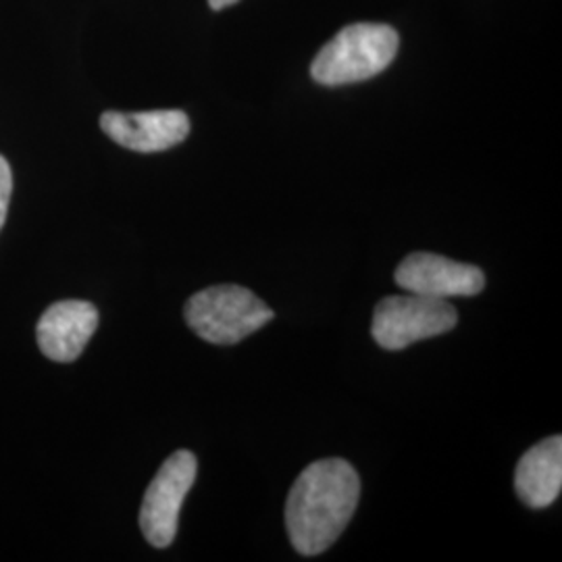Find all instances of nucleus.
Here are the masks:
<instances>
[{
  "instance_id": "f257e3e1",
  "label": "nucleus",
  "mask_w": 562,
  "mask_h": 562,
  "mask_svg": "<svg viewBox=\"0 0 562 562\" xmlns=\"http://www.w3.org/2000/svg\"><path fill=\"white\" fill-rule=\"evenodd\" d=\"M361 496V480L344 459L308 464L285 501V529L294 550L304 557L322 554L341 536Z\"/></svg>"
},
{
  "instance_id": "f03ea898",
  "label": "nucleus",
  "mask_w": 562,
  "mask_h": 562,
  "mask_svg": "<svg viewBox=\"0 0 562 562\" xmlns=\"http://www.w3.org/2000/svg\"><path fill=\"white\" fill-rule=\"evenodd\" d=\"M398 32L385 23H352L319 50L311 76L323 86H344L371 80L398 53Z\"/></svg>"
},
{
  "instance_id": "7ed1b4c3",
  "label": "nucleus",
  "mask_w": 562,
  "mask_h": 562,
  "mask_svg": "<svg viewBox=\"0 0 562 562\" xmlns=\"http://www.w3.org/2000/svg\"><path fill=\"white\" fill-rule=\"evenodd\" d=\"M188 327L211 344H238L273 319V311L241 285H211L183 308Z\"/></svg>"
},
{
  "instance_id": "20e7f679",
  "label": "nucleus",
  "mask_w": 562,
  "mask_h": 562,
  "mask_svg": "<svg viewBox=\"0 0 562 562\" xmlns=\"http://www.w3.org/2000/svg\"><path fill=\"white\" fill-rule=\"evenodd\" d=\"M459 323L457 308L442 299L419 294L387 296L373 313L371 334L383 350H402L415 341L442 336Z\"/></svg>"
},
{
  "instance_id": "39448f33",
  "label": "nucleus",
  "mask_w": 562,
  "mask_h": 562,
  "mask_svg": "<svg viewBox=\"0 0 562 562\" xmlns=\"http://www.w3.org/2000/svg\"><path fill=\"white\" fill-rule=\"evenodd\" d=\"M199 461L190 450H178L162 462L148 485L140 508V529L146 542L167 548L176 540L181 504L196 482Z\"/></svg>"
},
{
  "instance_id": "423d86ee",
  "label": "nucleus",
  "mask_w": 562,
  "mask_h": 562,
  "mask_svg": "<svg viewBox=\"0 0 562 562\" xmlns=\"http://www.w3.org/2000/svg\"><path fill=\"white\" fill-rule=\"evenodd\" d=\"M394 280L411 294L442 301L454 296H475L485 285V276L480 267L431 252L408 255L398 265Z\"/></svg>"
},
{
  "instance_id": "0eeeda50",
  "label": "nucleus",
  "mask_w": 562,
  "mask_h": 562,
  "mask_svg": "<svg viewBox=\"0 0 562 562\" xmlns=\"http://www.w3.org/2000/svg\"><path fill=\"white\" fill-rule=\"evenodd\" d=\"M101 130L123 148L148 155L169 150L186 140L190 120L178 109L144 113L106 111L101 115Z\"/></svg>"
},
{
  "instance_id": "6e6552de",
  "label": "nucleus",
  "mask_w": 562,
  "mask_h": 562,
  "mask_svg": "<svg viewBox=\"0 0 562 562\" xmlns=\"http://www.w3.org/2000/svg\"><path fill=\"white\" fill-rule=\"evenodd\" d=\"M99 311L92 302L60 301L50 304L36 327L38 348L55 362L76 361L99 327Z\"/></svg>"
},
{
  "instance_id": "1a4fd4ad",
  "label": "nucleus",
  "mask_w": 562,
  "mask_h": 562,
  "mask_svg": "<svg viewBox=\"0 0 562 562\" xmlns=\"http://www.w3.org/2000/svg\"><path fill=\"white\" fill-rule=\"evenodd\" d=\"M562 487L561 436L546 438L521 457L515 471V490L531 508H546L559 498Z\"/></svg>"
},
{
  "instance_id": "9d476101",
  "label": "nucleus",
  "mask_w": 562,
  "mask_h": 562,
  "mask_svg": "<svg viewBox=\"0 0 562 562\" xmlns=\"http://www.w3.org/2000/svg\"><path fill=\"white\" fill-rule=\"evenodd\" d=\"M13 194V173H11V165L0 155V229L7 220L9 213V202Z\"/></svg>"
},
{
  "instance_id": "9b49d317",
  "label": "nucleus",
  "mask_w": 562,
  "mask_h": 562,
  "mask_svg": "<svg viewBox=\"0 0 562 562\" xmlns=\"http://www.w3.org/2000/svg\"><path fill=\"white\" fill-rule=\"evenodd\" d=\"M236 2H240V0H209V4H211L213 11H222L225 7H232V4H236Z\"/></svg>"
}]
</instances>
